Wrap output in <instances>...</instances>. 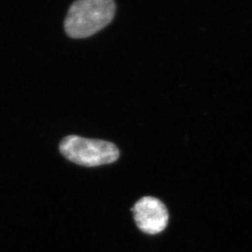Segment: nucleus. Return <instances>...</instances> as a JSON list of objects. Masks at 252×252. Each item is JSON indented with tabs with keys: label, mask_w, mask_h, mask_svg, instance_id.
<instances>
[{
	"label": "nucleus",
	"mask_w": 252,
	"mask_h": 252,
	"mask_svg": "<svg viewBox=\"0 0 252 252\" xmlns=\"http://www.w3.org/2000/svg\"><path fill=\"white\" fill-rule=\"evenodd\" d=\"M132 211L136 226L145 234H159L168 223L167 208L162 201L153 196L139 199Z\"/></svg>",
	"instance_id": "nucleus-3"
},
{
	"label": "nucleus",
	"mask_w": 252,
	"mask_h": 252,
	"mask_svg": "<svg viewBox=\"0 0 252 252\" xmlns=\"http://www.w3.org/2000/svg\"><path fill=\"white\" fill-rule=\"evenodd\" d=\"M59 151L68 161L86 167L112 163L120 156L119 149L111 142L74 135L63 137Z\"/></svg>",
	"instance_id": "nucleus-2"
},
{
	"label": "nucleus",
	"mask_w": 252,
	"mask_h": 252,
	"mask_svg": "<svg viewBox=\"0 0 252 252\" xmlns=\"http://www.w3.org/2000/svg\"><path fill=\"white\" fill-rule=\"evenodd\" d=\"M114 0H76L64 20V30L72 38H85L99 32L114 18Z\"/></svg>",
	"instance_id": "nucleus-1"
}]
</instances>
